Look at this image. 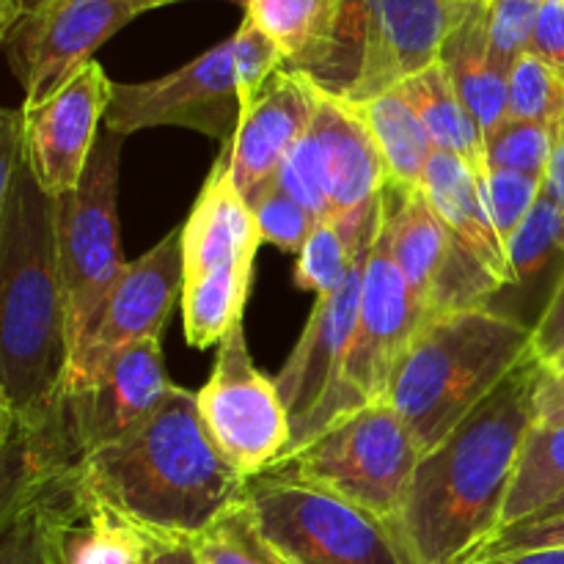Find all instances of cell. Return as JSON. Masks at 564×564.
I'll use <instances>...</instances> for the list:
<instances>
[{
	"instance_id": "1",
	"label": "cell",
	"mask_w": 564,
	"mask_h": 564,
	"mask_svg": "<svg viewBox=\"0 0 564 564\" xmlns=\"http://www.w3.org/2000/svg\"><path fill=\"white\" fill-rule=\"evenodd\" d=\"M69 372L55 198L39 187L22 113H0V422L33 416Z\"/></svg>"
},
{
	"instance_id": "2",
	"label": "cell",
	"mask_w": 564,
	"mask_h": 564,
	"mask_svg": "<svg viewBox=\"0 0 564 564\" xmlns=\"http://www.w3.org/2000/svg\"><path fill=\"white\" fill-rule=\"evenodd\" d=\"M545 364L534 350L435 449L422 455L405 507L402 538L419 564H460L501 523L507 494L538 413Z\"/></svg>"
},
{
	"instance_id": "3",
	"label": "cell",
	"mask_w": 564,
	"mask_h": 564,
	"mask_svg": "<svg viewBox=\"0 0 564 564\" xmlns=\"http://www.w3.org/2000/svg\"><path fill=\"white\" fill-rule=\"evenodd\" d=\"M80 474L97 499L154 538H193L248 488L204 424L196 391L182 386L141 427L91 452Z\"/></svg>"
},
{
	"instance_id": "4",
	"label": "cell",
	"mask_w": 564,
	"mask_h": 564,
	"mask_svg": "<svg viewBox=\"0 0 564 564\" xmlns=\"http://www.w3.org/2000/svg\"><path fill=\"white\" fill-rule=\"evenodd\" d=\"M532 352V328L499 308L424 319L402 352L389 402L422 455L441 444Z\"/></svg>"
},
{
	"instance_id": "5",
	"label": "cell",
	"mask_w": 564,
	"mask_h": 564,
	"mask_svg": "<svg viewBox=\"0 0 564 564\" xmlns=\"http://www.w3.org/2000/svg\"><path fill=\"white\" fill-rule=\"evenodd\" d=\"M477 0H347L336 44L312 77L319 88L367 102L438 64L446 39Z\"/></svg>"
},
{
	"instance_id": "6",
	"label": "cell",
	"mask_w": 564,
	"mask_h": 564,
	"mask_svg": "<svg viewBox=\"0 0 564 564\" xmlns=\"http://www.w3.org/2000/svg\"><path fill=\"white\" fill-rule=\"evenodd\" d=\"M246 499L284 564H419L397 523L284 468L248 479Z\"/></svg>"
},
{
	"instance_id": "7",
	"label": "cell",
	"mask_w": 564,
	"mask_h": 564,
	"mask_svg": "<svg viewBox=\"0 0 564 564\" xmlns=\"http://www.w3.org/2000/svg\"><path fill=\"white\" fill-rule=\"evenodd\" d=\"M422 308H419L416 297H413L411 286H408L405 275L400 273L394 253H391V224L383 198L378 231H375L367 268H364L356 334H352L339 380L328 391V397L319 402L317 411L306 419V424L292 435L286 452L270 468L290 460L314 435L323 433L330 422H336L345 413L358 411L369 402L389 400L397 364H400L405 347L411 345L413 334L422 328Z\"/></svg>"
},
{
	"instance_id": "8",
	"label": "cell",
	"mask_w": 564,
	"mask_h": 564,
	"mask_svg": "<svg viewBox=\"0 0 564 564\" xmlns=\"http://www.w3.org/2000/svg\"><path fill=\"white\" fill-rule=\"evenodd\" d=\"M422 449L389 400L345 413L314 435L290 460L270 471H290L350 505L397 523L411 490Z\"/></svg>"
},
{
	"instance_id": "9",
	"label": "cell",
	"mask_w": 564,
	"mask_h": 564,
	"mask_svg": "<svg viewBox=\"0 0 564 564\" xmlns=\"http://www.w3.org/2000/svg\"><path fill=\"white\" fill-rule=\"evenodd\" d=\"M124 138L102 130L80 187L55 198L69 364L97 328L110 292L127 270L119 242V158Z\"/></svg>"
},
{
	"instance_id": "10",
	"label": "cell",
	"mask_w": 564,
	"mask_h": 564,
	"mask_svg": "<svg viewBox=\"0 0 564 564\" xmlns=\"http://www.w3.org/2000/svg\"><path fill=\"white\" fill-rule=\"evenodd\" d=\"M138 14L130 0H22L0 31L22 105H39L66 86L110 36Z\"/></svg>"
},
{
	"instance_id": "11",
	"label": "cell",
	"mask_w": 564,
	"mask_h": 564,
	"mask_svg": "<svg viewBox=\"0 0 564 564\" xmlns=\"http://www.w3.org/2000/svg\"><path fill=\"white\" fill-rule=\"evenodd\" d=\"M242 102L246 88L229 36L169 75L113 83L105 130L124 138L149 127H185L231 143L242 119Z\"/></svg>"
},
{
	"instance_id": "12",
	"label": "cell",
	"mask_w": 564,
	"mask_h": 564,
	"mask_svg": "<svg viewBox=\"0 0 564 564\" xmlns=\"http://www.w3.org/2000/svg\"><path fill=\"white\" fill-rule=\"evenodd\" d=\"M196 402L215 444L246 479L268 471L290 446V413L275 380L264 378L248 352L246 319L218 345L213 375L196 391Z\"/></svg>"
},
{
	"instance_id": "13",
	"label": "cell",
	"mask_w": 564,
	"mask_h": 564,
	"mask_svg": "<svg viewBox=\"0 0 564 564\" xmlns=\"http://www.w3.org/2000/svg\"><path fill=\"white\" fill-rule=\"evenodd\" d=\"M383 198L391 224V253L424 319L488 306L505 284L457 240L424 191H405L389 182Z\"/></svg>"
},
{
	"instance_id": "14",
	"label": "cell",
	"mask_w": 564,
	"mask_h": 564,
	"mask_svg": "<svg viewBox=\"0 0 564 564\" xmlns=\"http://www.w3.org/2000/svg\"><path fill=\"white\" fill-rule=\"evenodd\" d=\"M182 292H185V251H182V226H176L158 246L127 264L124 275L105 303L97 328L69 364L64 389L88 383L116 352L135 341H160L171 312L176 303H182Z\"/></svg>"
},
{
	"instance_id": "15",
	"label": "cell",
	"mask_w": 564,
	"mask_h": 564,
	"mask_svg": "<svg viewBox=\"0 0 564 564\" xmlns=\"http://www.w3.org/2000/svg\"><path fill=\"white\" fill-rule=\"evenodd\" d=\"M110 99L113 80L91 61L53 97L20 108L28 165L50 198H64L80 187Z\"/></svg>"
},
{
	"instance_id": "16",
	"label": "cell",
	"mask_w": 564,
	"mask_h": 564,
	"mask_svg": "<svg viewBox=\"0 0 564 564\" xmlns=\"http://www.w3.org/2000/svg\"><path fill=\"white\" fill-rule=\"evenodd\" d=\"M323 163L325 191L330 198V220L339 226L352 248L375 237L389 187L383 154L356 105L319 88L312 127Z\"/></svg>"
},
{
	"instance_id": "17",
	"label": "cell",
	"mask_w": 564,
	"mask_h": 564,
	"mask_svg": "<svg viewBox=\"0 0 564 564\" xmlns=\"http://www.w3.org/2000/svg\"><path fill=\"white\" fill-rule=\"evenodd\" d=\"M171 389L160 341L147 339L116 352L88 383L61 391V413L83 460L141 427Z\"/></svg>"
},
{
	"instance_id": "18",
	"label": "cell",
	"mask_w": 564,
	"mask_h": 564,
	"mask_svg": "<svg viewBox=\"0 0 564 564\" xmlns=\"http://www.w3.org/2000/svg\"><path fill=\"white\" fill-rule=\"evenodd\" d=\"M317 102V83L306 72L284 66L242 110L240 127L229 143V163L237 191L248 204L273 185L286 154L312 127Z\"/></svg>"
},
{
	"instance_id": "19",
	"label": "cell",
	"mask_w": 564,
	"mask_h": 564,
	"mask_svg": "<svg viewBox=\"0 0 564 564\" xmlns=\"http://www.w3.org/2000/svg\"><path fill=\"white\" fill-rule=\"evenodd\" d=\"M369 248L358 257L350 279L339 290L317 297L306 325H303L301 339L292 347L290 358L275 378V389L290 413L292 435L317 411V405L328 397L345 367L347 350H350L352 334H356Z\"/></svg>"
},
{
	"instance_id": "20",
	"label": "cell",
	"mask_w": 564,
	"mask_h": 564,
	"mask_svg": "<svg viewBox=\"0 0 564 564\" xmlns=\"http://www.w3.org/2000/svg\"><path fill=\"white\" fill-rule=\"evenodd\" d=\"M50 564H143L149 538L75 471L44 488Z\"/></svg>"
},
{
	"instance_id": "21",
	"label": "cell",
	"mask_w": 564,
	"mask_h": 564,
	"mask_svg": "<svg viewBox=\"0 0 564 564\" xmlns=\"http://www.w3.org/2000/svg\"><path fill=\"white\" fill-rule=\"evenodd\" d=\"M262 242L251 204L240 196L231 176L229 143H224V152L215 158L202 193L182 226L185 281L202 279L240 259H257Z\"/></svg>"
},
{
	"instance_id": "22",
	"label": "cell",
	"mask_w": 564,
	"mask_h": 564,
	"mask_svg": "<svg viewBox=\"0 0 564 564\" xmlns=\"http://www.w3.org/2000/svg\"><path fill=\"white\" fill-rule=\"evenodd\" d=\"M422 191L435 213L455 231L457 240L501 281L512 284V270L507 264V248L490 218L488 202L482 193V180L477 171L460 158L435 152L424 171Z\"/></svg>"
},
{
	"instance_id": "23",
	"label": "cell",
	"mask_w": 564,
	"mask_h": 564,
	"mask_svg": "<svg viewBox=\"0 0 564 564\" xmlns=\"http://www.w3.org/2000/svg\"><path fill=\"white\" fill-rule=\"evenodd\" d=\"M441 64L449 72L457 97L463 99L485 138L510 119V72L501 69L490 55L485 0H477L466 20L446 39Z\"/></svg>"
},
{
	"instance_id": "24",
	"label": "cell",
	"mask_w": 564,
	"mask_h": 564,
	"mask_svg": "<svg viewBox=\"0 0 564 564\" xmlns=\"http://www.w3.org/2000/svg\"><path fill=\"white\" fill-rule=\"evenodd\" d=\"M347 0H248L246 14L286 55V66L317 75L330 58Z\"/></svg>"
},
{
	"instance_id": "25",
	"label": "cell",
	"mask_w": 564,
	"mask_h": 564,
	"mask_svg": "<svg viewBox=\"0 0 564 564\" xmlns=\"http://www.w3.org/2000/svg\"><path fill=\"white\" fill-rule=\"evenodd\" d=\"M400 91L416 110L433 141L435 152H446L460 158L463 163L471 165L479 180L488 176V154H485V135L463 99L457 97L455 86L449 80L446 66L433 64L430 69L419 72L408 83H402Z\"/></svg>"
},
{
	"instance_id": "26",
	"label": "cell",
	"mask_w": 564,
	"mask_h": 564,
	"mask_svg": "<svg viewBox=\"0 0 564 564\" xmlns=\"http://www.w3.org/2000/svg\"><path fill=\"white\" fill-rule=\"evenodd\" d=\"M367 121L380 154H383L389 182L405 191H422L424 171L433 160L435 147L424 130L422 119L400 88L386 91L367 102H352Z\"/></svg>"
},
{
	"instance_id": "27",
	"label": "cell",
	"mask_w": 564,
	"mask_h": 564,
	"mask_svg": "<svg viewBox=\"0 0 564 564\" xmlns=\"http://www.w3.org/2000/svg\"><path fill=\"white\" fill-rule=\"evenodd\" d=\"M253 262L257 259H240L229 268L213 270L202 279L185 281L182 292V323H185V339L198 350L220 345L224 336L246 319L248 292H251Z\"/></svg>"
},
{
	"instance_id": "28",
	"label": "cell",
	"mask_w": 564,
	"mask_h": 564,
	"mask_svg": "<svg viewBox=\"0 0 564 564\" xmlns=\"http://www.w3.org/2000/svg\"><path fill=\"white\" fill-rule=\"evenodd\" d=\"M564 496V424L560 427H540L534 424L523 444L521 463L516 479L507 494L501 523L527 521Z\"/></svg>"
},
{
	"instance_id": "29",
	"label": "cell",
	"mask_w": 564,
	"mask_h": 564,
	"mask_svg": "<svg viewBox=\"0 0 564 564\" xmlns=\"http://www.w3.org/2000/svg\"><path fill=\"white\" fill-rule=\"evenodd\" d=\"M198 564H284L259 529L251 501L226 507L213 523L187 538Z\"/></svg>"
},
{
	"instance_id": "30",
	"label": "cell",
	"mask_w": 564,
	"mask_h": 564,
	"mask_svg": "<svg viewBox=\"0 0 564 564\" xmlns=\"http://www.w3.org/2000/svg\"><path fill=\"white\" fill-rule=\"evenodd\" d=\"M372 240L352 248L334 220H319L312 235H308L303 251L297 253L295 284L301 290L314 292L317 297L330 295V292H336L350 279L358 257L372 246Z\"/></svg>"
},
{
	"instance_id": "31",
	"label": "cell",
	"mask_w": 564,
	"mask_h": 564,
	"mask_svg": "<svg viewBox=\"0 0 564 564\" xmlns=\"http://www.w3.org/2000/svg\"><path fill=\"white\" fill-rule=\"evenodd\" d=\"M556 253H564V213L554 198L543 191L532 213L527 215L516 235L507 242V264L512 270V284H527L543 273Z\"/></svg>"
},
{
	"instance_id": "32",
	"label": "cell",
	"mask_w": 564,
	"mask_h": 564,
	"mask_svg": "<svg viewBox=\"0 0 564 564\" xmlns=\"http://www.w3.org/2000/svg\"><path fill=\"white\" fill-rule=\"evenodd\" d=\"M556 127L527 119H507L496 132L485 138L488 171H518V174L545 180Z\"/></svg>"
},
{
	"instance_id": "33",
	"label": "cell",
	"mask_w": 564,
	"mask_h": 564,
	"mask_svg": "<svg viewBox=\"0 0 564 564\" xmlns=\"http://www.w3.org/2000/svg\"><path fill=\"white\" fill-rule=\"evenodd\" d=\"M510 119L560 127L564 121V72L534 53L521 55L510 72Z\"/></svg>"
},
{
	"instance_id": "34",
	"label": "cell",
	"mask_w": 564,
	"mask_h": 564,
	"mask_svg": "<svg viewBox=\"0 0 564 564\" xmlns=\"http://www.w3.org/2000/svg\"><path fill=\"white\" fill-rule=\"evenodd\" d=\"M0 564H50L44 488L0 510Z\"/></svg>"
},
{
	"instance_id": "35",
	"label": "cell",
	"mask_w": 564,
	"mask_h": 564,
	"mask_svg": "<svg viewBox=\"0 0 564 564\" xmlns=\"http://www.w3.org/2000/svg\"><path fill=\"white\" fill-rule=\"evenodd\" d=\"M543 0H485L490 55L505 72H512L516 61L532 50Z\"/></svg>"
},
{
	"instance_id": "36",
	"label": "cell",
	"mask_w": 564,
	"mask_h": 564,
	"mask_svg": "<svg viewBox=\"0 0 564 564\" xmlns=\"http://www.w3.org/2000/svg\"><path fill=\"white\" fill-rule=\"evenodd\" d=\"M532 551H564V516L532 518L499 527L482 543L474 545L460 564H482Z\"/></svg>"
},
{
	"instance_id": "37",
	"label": "cell",
	"mask_w": 564,
	"mask_h": 564,
	"mask_svg": "<svg viewBox=\"0 0 564 564\" xmlns=\"http://www.w3.org/2000/svg\"><path fill=\"white\" fill-rule=\"evenodd\" d=\"M543 187L545 180L540 176L518 174V171H488V176L482 180V193L505 248L518 226L532 213L538 198L543 196Z\"/></svg>"
},
{
	"instance_id": "38",
	"label": "cell",
	"mask_w": 564,
	"mask_h": 564,
	"mask_svg": "<svg viewBox=\"0 0 564 564\" xmlns=\"http://www.w3.org/2000/svg\"><path fill=\"white\" fill-rule=\"evenodd\" d=\"M251 209L262 240L286 253H301L314 226L319 224L306 207L286 196L275 182L251 204Z\"/></svg>"
},
{
	"instance_id": "39",
	"label": "cell",
	"mask_w": 564,
	"mask_h": 564,
	"mask_svg": "<svg viewBox=\"0 0 564 564\" xmlns=\"http://www.w3.org/2000/svg\"><path fill=\"white\" fill-rule=\"evenodd\" d=\"M275 185L286 196L295 198L301 207H306L317 220H330V198L328 191H325L323 163H319V152L312 132H306L297 141V147L286 154L284 165L279 169V176H275Z\"/></svg>"
},
{
	"instance_id": "40",
	"label": "cell",
	"mask_w": 564,
	"mask_h": 564,
	"mask_svg": "<svg viewBox=\"0 0 564 564\" xmlns=\"http://www.w3.org/2000/svg\"><path fill=\"white\" fill-rule=\"evenodd\" d=\"M532 350L549 367L564 350V270L545 303L543 314L532 325Z\"/></svg>"
},
{
	"instance_id": "41",
	"label": "cell",
	"mask_w": 564,
	"mask_h": 564,
	"mask_svg": "<svg viewBox=\"0 0 564 564\" xmlns=\"http://www.w3.org/2000/svg\"><path fill=\"white\" fill-rule=\"evenodd\" d=\"M529 53L564 72V0H543Z\"/></svg>"
},
{
	"instance_id": "42",
	"label": "cell",
	"mask_w": 564,
	"mask_h": 564,
	"mask_svg": "<svg viewBox=\"0 0 564 564\" xmlns=\"http://www.w3.org/2000/svg\"><path fill=\"white\" fill-rule=\"evenodd\" d=\"M534 413L540 427H560L564 424V369H545L540 378Z\"/></svg>"
},
{
	"instance_id": "43",
	"label": "cell",
	"mask_w": 564,
	"mask_h": 564,
	"mask_svg": "<svg viewBox=\"0 0 564 564\" xmlns=\"http://www.w3.org/2000/svg\"><path fill=\"white\" fill-rule=\"evenodd\" d=\"M147 538V564H198L185 538H154V534Z\"/></svg>"
},
{
	"instance_id": "44",
	"label": "cell",
	"mask_w": 564,
	"mask_h": 564,
	"mask_svg": "<svg viewBox=\"0 0 564 564\" xmlns=\"http://www.w3.org/2000/svg\"><path fill=\"white\" fill-rule=\"evenodd\" d=\"M545 193L556 202V207L564 213V121L556 127L554 152H551L549 171H545Z\"/></svg>"
},
{
	"instance_id": "45",
	"label": "cell",
	"mask_w": 564,
	"mask_h": 564,
	"mask_svg": "<svg viewBox=\"0 0 564 564\" xmlns=\"http://www.w3.org/2000/svg\"><path fill=\"white\" fill-rule=\"evenodd\" d=\"M482 564H564V551H532V554L505 556V560H494Z\"/></svg>"
},
{
	"instance_id": "46",
	"label": "cell",
	"mask_w": 564,
	"mask_h": 564,
	"mask_svg": "<svg viewBox=\"0 0 564 564\" xmlns=\"http://www.w3.org/2000/svg\"><path fill=\"white\" fill-rule=\"evenodd\" d=\"M130 3L138 14H147V11H152V9H163V6H171V3H185V0H130ZM229 3L246 6L248 0H229Z\"/></svg>"
},
{
	"instance_id": "47",
	"label": "cell",
	"mask_w": 564,
	"mask_h": 564,
	"mask_svg": "<svg viewBox=\"0 0 564 564\" xmlns=\"http://www.w3.org/2000/svg\"><path fill=\"white\" fill-rule=\"evenodd\" d=\"M20 6H22V0H0V31H3L11 20H14L17 11H20Z\"/></svg>"
},
{
	"instance_id": "48",
	"label": "cell",
	"mask_w": 564,
	"mask_h": 564,
	"mask_svg": "<svg viewBox=\"0 0 564 564\" xmlns=\"http://www.w3.org/2000/svg\"><path fill=\"white\" fill-rule=\"evenodd\" d=\"M551 516H564V496L560 501H554V505L545 507L543 512H538V516H532V518H551ZM532 518H527V521H532Z\"/></svg>"
},
{
	"instance_id": "49",
	"label": "cell",
	"mask_w": 564,
	"mask_h": 564,
	"mask_svg": "<svg viewBox=\"0 0 564 564\" xmlns=\"http://www.w3.org/2000/svg\"><path fill=\"white\" fill-rule=\"evenodd\" d=\"M545 369H564V350L560 352V356H556L554 358V361H551L549 364V367H545Z\"/></svg>"
},
{
	"instance_id": "50",
	"label": "cell",
	"mask_w": 564,
	"mask_h": 564,
	"mask_svg": "<svg viewBox=\"0 0 564 564\" xmlns=\"http://www.w3.org/2000/svg\"><path fill=\"white\" fill-rule=\"evenodd\" d=\"M143 564H147V562H143Z\"/></svg>"
}]
</instances>
